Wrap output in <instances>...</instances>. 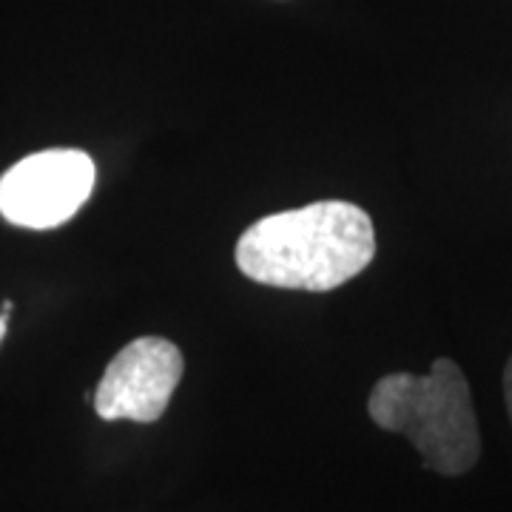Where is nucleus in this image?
<instances>
[{
	"mask_svg": "<svg viewBox=\"0 0 512 512\" xmlns=\"http://www.w3.org/2000/svg\"><path fill=\"white\" fill-rule=\"evenodd\" d=\"M3 336H6V319H3V313H0V342H3Z\"/></svg>",
	"mask_w": 512,
	"mask_h": 512,
	"instance_id": "423d86ee",
	"label": "nucleus"
},
{
	"mask_svg": "<svg viewBox=\"0 0 512 512\" xmlns=\"http://www.w3.org/2000/svg\"><path fill=\"white\" fill-rule=\"evenodd\" d=\"M376 254V231L353 202L325 200L268 214L237 242V268L285 291H333L362 274Z\"/></svg>",
	"mask_w": 512,
	"mask_h": 512,
	"instance_id": "f257e3e1",
	"label": "nucleus"
},
{
	"mask_svg": "<svg viewBox=\"0 0 512 512\" xmlns=\"http://www.w3.org/2000/svg\"><path fill=\"white\" fill-rule=\"evenodd\" d=\"M94 163L74 148H49L15 163L0 177V214L20 228H57L89 200Z\"/></svg>",
	"mask_w": 512,
	"mask_h": 512,
	"instance_id": "7ed1b4c3",
	"label": "nucleus"
},
{
	"mask_svg": "<svg viewBox=\"0 0 512 512\" xmlns=\"http://www.w3.org/2000/svg\"><path fill=\"white\" fill-rule=\"evenodd\" d=\"M367 413L387 433L413 441L427 470L464 476L481 456L470 384L453 359H436L427 376L390 373L376 382Z\"/></svg>",
	"mask_w": 512,
	"mask_h": 512,
	"instance_id": "f03ea898",
	"label": "nucleus"
},
{
	"mask_svg": "<svg viewBox=\"0 0 512 512\" xmlns=\"http://www.w3.org/2000/svg\"><path fill=\"white\" fill-rule=\"evenodd\" d=\"M504 399H507V413H510L512 421V356L507 367H504Z\"/></svg>",
	"mask_w": 512,
	"mask_h": 512,
	"instance_id": "39448f33",
	"label": "nucleus"
},
{
	"mask_svg": "<svg viewBox=\"0 0 512 512\" xmlns=\"http://www.w3.org/2000/svg\"><path fill=\"white\" fill-rule=\"evenodd\" d=\"M183 353L163 336H140L128 342L106 367L94 390V410L106 421L151 424L165 413L183 382Z\"/></svg>",
	"mask_w": 512,
	"mask_h": 512,
	"instance_id": "20e7f679",
	"label": "nucleus"
}]
</instances>
